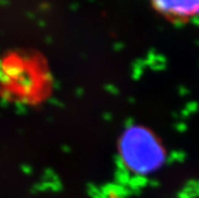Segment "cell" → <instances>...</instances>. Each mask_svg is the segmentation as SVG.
Segmentation results:
<instances>
[{
    "instance_id": "6da1fadb",
    "label": "cell",
    "mask_w": 199,
    "mask_h": 198,
    "mask_svg": "<svg viewBox=\"0 0 199 198\" xmlns=\"http://www.w3.org/2000/svg\"><path fill=\"white\" fill-rule=\"evenodd\" d=\"M124 163L136 174H148L161 164L163 151L153 134L140 127L126 130L120 142Z\"/></svg>"
},
{
    "instance_id": "7a4b0ae2",
    "label": "cell",
    "mask_w": 199,
    "mask_h": 198,
    "mask_svg": "<svg viewBox=\"0 0 199 198\" xmlns=\"http://www.w3.org/2000/svg\"><path fill=\"white\" fill-rule=\"evenodd\" d=\"M163 17L177 23L199 19V0H149Z\"/></svg>"
}]
</instances>
